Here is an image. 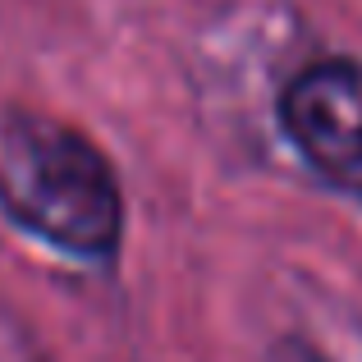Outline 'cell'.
Listing matches in <instances>:
<instances>
[{
	"label": "cell",
	"mask_w": 362,
	"mask_h": 362,
	"mask_svg": "<svg viewBox=\"0 0 362 362\" xmlns=\"http://www.w3.org/2000/svg\"><path fill=\"white\" fill-rule=\"evenodd\" d=\"M0 206L74 257H106L124 230L119 184L106 156L42 115H9L0 129Z\"/></svg>",
	"instance_id": "6da1fadb"
},
{
	"label": "cell",
	"mask_w": 362,
	"mask_h": 362,
	"mask_svg": "<svg viewBox=\"0 0 362 362\" xmlns=\"http://www.w3.org/2000/svg\"><path fill=\"white\" fill-rule=\"evenodd\" d=\"M280 124L330 188L362 193V64H308L280 97Z\"/></svg>",
	"instance_id": "7a4b0ae2"
}]
</instances>
